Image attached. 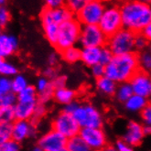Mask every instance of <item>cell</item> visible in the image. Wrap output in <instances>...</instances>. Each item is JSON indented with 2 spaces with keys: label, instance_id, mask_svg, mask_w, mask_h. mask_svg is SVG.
<instances>
[{
  "label": "cell",
  "instance_id": "obj_26",
  "mask_svg": "<svg viewBox=\"0 0 151 151\" xmlns=\"http://www.w3.org/2000/svg\"><path fill=\"white\" fill-rule=\"evenodd\" d=\"M28 85V82H27V79L24 75L16 74L11 80V92L17 94L23 91Z\"/></svg>",
  "mask_w": 151,
  "mask_h": 151
},
{
  "label": "cell",
  "instance_id": "obj_2",
  "mask_svg": "<svg viewBox=\"0 0 151 151\" xmlns=\"http://www.w3.org/2000/svg\"><path fill=\"white\" fill-rule=\"evenodd\" d=\"M139 69L138 54L137 52L116 55L114 56L110 63L105 66L104 76L116 83H128Z\"/></svg>",
  "mask_w": 151,
  "mask_h": 151
},
{
  "label": "cell",
  "instance_id": "obj_42",
  "mask_svg": "<svg viewBox=\"0 0 151 151\" xmlns=\"http://www.w3.org/2000/svg\"><path fill=\"white\" fill-rule=\"evenodd\" d=\"M141 116L145 123V126L151 125V106L149 104H147L146 107L141 111Z\"/></svg>",
  "mask_w": 151,
  "mask_h": 151
},
{
  "label": "cell",
  "instance_id": "obj_19",
  "mask_svg": "<svg viewBox=\"0 0 151 151\" xmlns=\"http://www.w3.org/2000/svg\"><path fill=\"white\" fill-rule=\"evenodd\" d=\"M148 104V101L144 97L133 94L125 103L126 108L130 112H141Z\"/></svg>",
  "mask_w": 151,
  "mask_h": 151
},
{
  "label": "cell",
  "instance_id": "obj_18",
  "mask_svg": "<svg viewBox=\"0 0 151 151\" xmlns=\"http://www.w3.org/2000/svg\"><path fill=\"white\" fill-rule=\"evenodd\" d=\"M76 97V92L66 87L56 89L53 94V98L59 104L66 105L67 104L74 101Z\"/></svg>",
  "mask_w": 151,
  "mask_h": 151
},
{
  "label": "cell",
  "instance_id": "obj_23",
  "mask_svg": "<svg viewBox=\"0 0 151 151\" xmlns=\"http://www.w3.org/2000/svg\"><path fill=\"white\" fill-rule=\"evenodd\" d=\"M116 99L122 103H126L130 97L134 94L129 83H123L117 85L116 91L114 93Z\"/></svg>",
  "mask_w": 151,
  "mask_h": 151
},
{
  "label": "cell",
  "instance_id": "obj_21",
  "mask_svg": "<svg viewBox=\"0 0 151 151\" xmlns=\"http://www.w3.org/2000/svg\"><path fill=\"white\" fill-rule=\"evenodd\" d=\"M17 102L20 103H35L38 102V93L34 86L28 85L23 91L17 94Z\"/></svg>",
  "mask_w": 151,
  "mask_h": 151
},
{
  "label": "cell",
  "instance_id": "obj_46",
  "mask_svg": "<svg viewBox=\"0 0 151 151\" xmlns=\"http://www.w3.org/2000/svg\"><path fill=\"white\" fill-rule=\"evenodd\" d=\"M56 76H57V72L53 67H49L44 70V77L47 78L48 80L49 79L53 80Z\"/></svg>",
  "mask_w": 151,
  "mask_h": 151
},
{
  "label": "cell",
  "instance_id": "obj_38",
  "mask_svg": "<svg viewBox=\"0 0 151 151\" xmlns=\"http://www.w3.org/2000/svg\"><path fill=\"white\" fill-rule=\"evenodd\" d=\"M0 151H20V145L13 139H10L0 145Z\"/></svg>",
  "mask_w": 151,
  "mask_h": 151
},
{
  "label": "cell",
  "instance_id": "obj_52",
  "mask_svg": "<svg viewBox=\"0 0 151 151\" xmlns=\"http://www.w3.org/2000/svg\"><path fill=\"white\" fill-rule=\"evenodd\" d=\"M6 4V1H4V0H0V6H4Z\"/></svg>",
  "mask_w": 151,
  "mask_h": 151
},
{
  "label": "cell",
  "instance_id": "obj_10",
  "mask_svg": "<svg viewBox=\"0 0 151 151\" xmlns=\"http://www.w3.org/2000/svg\"><path fill=\"white\" fill-rule=\"evenodd\" d=\"M79 136L92 151H101L107 144V138L102 128H81Z\"/></svg>",
  "mask_w": 151,
  "mask_h": 151
},
{
  "label": "cell",
  "instance_id": "obj_12",
  "mask_svg": "<svg viewBox=\"0 0 151 151\" xmlns=\"http://www.w3.org/2000/svg\"><path fill=\"white\" fill-rule=\"evenodd\" d=\"M67 139L54 130L43 135L38 142V146L43 151H67Z\"/></svg>",
  "mask_w": 151,
  "mask_h": 151
},
{
  "label": "cell",
  "instance_id": "obj_32",
  "mask_svg": "<svg viewBox=\"0 0 151 151\" xmlns=\"http://www.w3.org/2000/svg\"><path fill=\"white\" fill-rule=\"evenodd\" d=\"M10 139H12L11 138V125L10 124L0 125V145Z\"/></svg>",
  "mask_w": 151,
  "mask_h": 151
},
{
  "label": "cell",
  "instance_id": "obj_50",
  "mask_svg": "<svg viewBox=\"0 0 151 151\" xmlns=\"http://www.w3.org/2000/svg\"><path fill=\"white\" fill-rule=\"evenodd\" d=\"M101 151H116L114 149V147H105L104 149H102Z\"/></svg>",
  "mask_w": 151,
  "mask_h": 151
},
{
  "label": "cell",
  "instance_id": "obj_1",
  "mask_svg": "<svg viewBox=\"0 0 151 151\" xmlns=\"http://www.w3.org/2000/svg\"><path fill=\"white\" fill-rule=\"evenodd\" d=\"M123 29L135 34L151 24V6L144 1H128L119 7Z\"/></svg>",
  "mask_w": 151,
  "mask_h": 151
},
{
  "label": "cell",
  "instance_id": "obj_36",
  "mask_svg": "<svg viewBox=\"0 0 151 151\" xmlns=\"http://www.w3.org/2000/svg\"><path fill=\"white\" fill-rule=\"evenodd\" d=\"M11 16L9 10L5 6H0V29H4L10 21Z\"/></svg>",
  "mask_w": 151,
  "mask_h": 151
},
{
  "label": "cell",
  "instance_id": "obj_37",
  "mask_svg": "<svg viewBox=\"0 0 151 151\" xmlns=\"http://www.w3.org/2000/svg\"><path fill=\"white\" fill-rule=\"evenodd\" d=\"M11 92V80L8 77L0 76V96Z\"/></svg>",
  "mask_w": 151,
  "mask_h": 151
},
{
  "label": "cell",
  "instance_id": "obj_4",
  "mask_svg": "<svg viewBox=\"0 0 151 151\" xmlns=\"http://www.w3.org/2000/svg\"><path fill=\"white\" fill-rule=\"evenodd\" d=\"M135 33H133L127 29H122L107 39L105 46L110 50L114 56L135 52Z\"/></svg>",
  "mask_w": 151,
  "mask_h": 151
},
{
  "label": "cell",
  "instance_id": "obj_27",
  "mask_svg": "<svg viewBox=\"0 0 151 151\" xmlns=\"http://www.w3.org/2000/svg\"><path fill=\"white\" fill-rule=\"evenodd\" d=\"M139 68L144 72H149L151 69V53L150 50H145L138 54Z\"/></svg>",
  "mask_w": 151,
  "mask_h": 151
},
{
  "label": "cell",
  "instance_id": "obj_53",
  "mask_svg": "<svg viewBox=\"0 0 151 151\" xmlns=\"http://www.w3.org/2000/svg\"><path fill=\"white\" fill-rule=\"evenodd\" d=\"M4 60V59H3V58H1V57H0V63H1V61H2V60Z\"/></svg>",
  "mask_w": 151,
  "mask_h": 151
},
{
  "label": "cell",
  "instance_id": "obj_30",
  "mask_svg": "<svg viewBox=\"0 0 151 151\" xmlns=\"http://www.w3.org/2000/svg\"><path fill=\"white\" fill-rule=\"evenodd\" d=\"M17 102V94L13 92H9L0 96V106H15Z\"/></svg>",
  "mask_w": 151,
  "mask_h": 151
},
{
  "label": "cell",
  "instance_id": "obj_11",
  "mask_svg": "<svg viewBox=\"0 0 151 151\" xmlns=\"http://www.w3.org/2000/svg\"><path fill=\"white\" fill-rule=\"evenodd\" d=\"M134 94L148 98L151 94V80L147 72L139 69L128 82Z\"/></svg>",
  "mask_w": 151,
  "mask_h": 151
},
{
  "label": "cell",
  "instance_id": "obj_33",
  "mask_svg": "<svg viewBox=\"0 0 151 151\" xmlns=\"http://www.w3.org/2000/svg\"><path fill=\"white\" fill-rule=\"evenodd\" d=\"M85 2H86L85 0H70V1L67 2L66 7L73 15L74 14L76 15L83 7Z\"/></svg>",
  "mask_w": 151,
  "mask_h": 151
},
{
  "label": "cell",
  "instance_id": "obj_35",
  "mask_svg": "<svg viewBox=\"0 0 151 151\" xmlns=\"http://www.w3.org/2000/svg\"><path fill=\"white\" fill-rule=\"evenodd\" d=\"M113 57H114V55H113V53L110 51V50L106 46H104V47L101 48L99 63L104 65V66H106L107 64L110 63V61L112 60Z\"/></svg>",
  "mask_w": 151,
  "mask_h": 151
},
{
  "label": "cell",
  "instance_id": "obj_49",
  "mask_svg": "<svg viewBox=\"0 0 151 151\" xmlns=\"http://www.w3.org/2000/svg\"><path fill=\"white\" fill-rule=\"evenodd\" d=\"M143 130H144V134L146 136V135L150 134L151 127H150V126H143Z\"/></svg>",
  "mask_w": 151,
  "mask_h": 151
},
{
  "label": "cell",
  "instance_id": "obj_54",
  "mask_svg": "<svg viewBox=\"0 0 151 151\" xmlns=\"http://www.w3.org/2000/svg\"><path fill=\"white\" fill-rule=\"evenodd\" d=\"M1 34H2V29H0V35H1Z\"/></svg>",
  "mask_w": 151,
  "mask_h": 151
},
{
  "label": "cell",
  "instance_id": "obj_47",
  "mask_svg": "<svg viewBox=\"0 0 151 151\" xmlns=\"http://www.w3.org/2000/svg\"><path fill=\"white\" fill-rule=\"evenodd\" d=\"M140 34L143 36L144 38H146L147 40H150L151 38V24L150 25H147V27H145V28L141 30Z\"/></svg>",
  "mask_w": 151,
  "mask_h": 151
},
{
  "label": "cell",
  "instance_id": "obj_31",
  "mask_svg": "<svg viewBox=\"0 0 151 151\" xmlns=\"http://www.w3.org/2000/svg\"><path fill=\"white\" fill-rule=\"evenodd\" d=\"M54 91H55L54 88H53L52 85L50 84L49 86V88L46 89L45 91L38 93V103L45 104L46 103L50 101L52 99V97H53V94H54Z\"/></svg>",
  "mask_w": 151,
  "mask_h": 151
},
{
  "label": "cell",
  "instance_id": "obj_3",
  "mask_svg": "<svg viewBox=\"0 0 151 151\" xmlns=\"http://www.w3.org/2000/svg\"><path fill=\"white\" fill-rule=\"evenodd\" d=\"M81 28L82 25L74 17L61 23L58 28L57 37L54 43L55 48L61 52L68 48L75 46V44L79 42Z\"/></svg>",
  "mask_w": 151,
  "mask_h": 151
},
{
  "label": "cell",
  "instance_id": "obj_14",
  "mask_svg": "<svg viewBox=\"0 0 151 151\" xmlns=\"http://www.w3.org/2000/svg\"><path fill=\"white\" fill-rule=\"evenodd\" d=\"M145 137L143 125L136 121H130L127 127V131L123 137V141H125L131 147L138 146L142 143Z\"/></svg>",
  "mask_w": 151,
  "mask_h": 151
},
{
  "label": "cell",
  "instance_id": "obj_24",
  "mask_svg": "<svg viewBox=\"0 0 151 151\" xmlns=\"http://www.w3.org/2000/svg\"><path fill=\"white\" fill-rule=\"evenodd\" d=\"M60 53L63 59L68 63H75L81 60V50L76 46L68 48Z\"/></svg>",
  "mask_w": 151,
  "mask_h": 151
},
{
  "label": "cell",
  "instance_id": "obj_43",
  "mask_svg": "<svg viewBox=\"0 0 151 151\" xmlns=\"http://www.w3.org/2000/svg\"><path fill=\"white\" fill-rule=\"evenodd\" d=\"M114 149L116 151H134L133 147L129 146L127 143H126V142L123 141L122 139L116 141V143H115V146H114Z\"/></svg>",
  "mask_w": 151,
  "mask_h": 151
},
{
  "label": "cell",
  "instance_id": "obj_9",
  "mask_svg": "<svg viewBox=\"0 0 151 151\" xmlns=\"http://www.w3.org/2000/svg\"><path fill=\"white\" fill-rule=\"evenodd\" d=\"M81 127H79L72 114L64 112L60 113L52 122V130L56 131L66 139L79 135Z\"/></svg>",
  "mask_w": 151,
  "mask_h": 151
},
{
  "label": "cell",
  "instance_id": "obj_25",
  "mask_svg": "<svg viewBox=\"0 0 151 151\" xmlns=\"http://www.w3.org/2000/svg\"><path fill=\"white\" fill-rule=\"evenodd\" d=\"M16 120L13 106H0V125L11 124Z\"/></svg>",
  "mask_w": 151,
  "mask_h": 151
},
{
  "label": "cell",
  "instance_id": "obj_29",
  "mask_svg": "<svg viewBox=\"0 0 151 151\" xmlns=\"http://www.w3.org/2000/svg\"><path fill=\"white\" fill-rule=\"evenodd\" d=\"M46 106L45 104H39L36 105V108L34 110V113L32 114V117L29 120L31 122V124L33 126H35V124L39 123V121L46 114Z\"/></svg>",
  "mask_w": 151,
  "mask_h": 151
},
{
  "label": "cell",
  "instance_id": "obj_13",
  "mask_svg": "<svg viewBox=\"0 0 151 151\" xmlns=\"http://www.w3.org/2000/svg\"><path fill=\"white\" fill-rule=\"evenodd\" d=\"M35 127L30 121L26 120H15L11 124V138L20 143L35 135Z\"/></svg>",
  "mask_w": 151,
  "mask_h": 151
},
{
  "label": "cell",
  "instance_id": "obj_7",
  "mask_svg": "<svg viewBox=\"0 0 151 151\" xmlns=\"http://www.w3.org/2000/svg\"><path fill=\"white\" fill-rule=\"evenodd\" d=\"M105 6L103 2L97 0L86 1L83 7L76 14V20L83 26L98 25Z\"/></svg>",
  "mask_w": 151,
  "mask_h": 151
},
{
  "label": "cell",
  "instance_id": "obj_34",
  "mask_svg": "<svg viewBox=\"0 0 151 151\" xmlns=\"http://www.w3.org/2000/svg\"><path fill=\"white\" fill-rule=\"evenodd\" d=\"M148 45V40L144 38L140 33L136 34L135 40H134V49L138 51H143L147 50V47Z\"/></svg>",
  "mask_w": 151,
  "mask_h": 151
},
{
  "label": "cell",
  "instance_id": "obj_8",
  "mask_svg": "<svg viewBox=\"0 0 151 151\" xmlns=\"http://www.w3.org/2000/svg\"><path fill=\"white\" fill-rule=\"evenodd\" d=\"M106 41H107V38L104 36V34L102 32L98 25L82 26L79 42L83 46V48H103L106 45Z\"/></svg>",
  "mask_w": 151,
  "mask_h": 151
},
{
  "label": "cell",
  "instance_id": "obj_41",
  "mask_svg": "<svg viewBox=\"0 0 151 151\" xmlns=\"http://www.w3.org/2000/svg\"><path fill=\"white\" fill-rule=\"evenodd\" d=\"M104 72H105V66H104V65H102L100 63H97V64H95V65H93L92 67V74L96 79L104 77Z\"/></svg>",
  "mask_w": 151,
  "mask_h": 151
},
{
  "label": "cell",
  "instance_id": "obj_22",
  "mask_svg": "<svg viewBox=\"0 0 151 151\" xmlns=\"http://www.w3.org/2000/svg\"><path fill=\"white\" fill-rule=\"evenodd\" d=\"M66 149L67 151H92L79 135L67 139Z\"/></svg>",
  "mask_w": 151,
  "mask_h": 151
},
{
  "label": "cell",
  "instance_id": "obj_45",
  "mask_svg": "<svg viewBox=\"0 0 151 151\" xmlns=\"http://www.w3.org/2000/svg\"><path fill=\"white\" fill-rule=\"evenodd\" d=\"M63 6L64 3L61 0H48L46 1V8H49V9H57Z\"/></svg>",
  "mask_w": 151,
  "mask_h": 151
},
{
  "label": "cell",
  "instance_id": "obj_20",
  "mask_svg": "<svg viewBox=\"0 0 151 151\" xmlns=\"http://www.w3.org/2000/svg\"><path fill=\"white\" fill-rule=\"evenodd\" d=\"M97 89L106 95H114L117 88V83L107 77H101L96 81Z\"/></svg>",
  "mask_w": 151,
  "mask_h": 151
},
{
  "label": "cell",
  "instance_id": "obj_39",
  "mask_svg": "<svg viewBox=\"0 0 151 151\" xmlns=\"http://www.w3.org/2000/svg\"><path fill=\"white\" fill-rule=\"evenodd\" d=\"M67 83V77L64 75H60V76H56L53 80H51L50 84L52 85V87L54 88V90L56 89H60V88H63L65 87Z\"/></svg>",
  "mask_w": 151,
  "mask_h": 151
},
{
  "label": "cell",
  "instance_id": "obj_15",
  "mask_svg": "<svg viewBox=\"0 0 151 151\" xmlns=\"http://www.w3.org/2000/svg\"><path fill=\"white\" fill-rule=\"evenodd\" d=\"M19 47V40L13 36L2 33L0 35V57L5 59L9 57L17 51Z\"/></svg>",
  "mask_w": 151,
  "mask_h": 151
},
{
  "label": "cell",
  "instance_id": "obj_44",
  "mask_svg": "<svg viewBox=\"0 0 151 151\" xmlns=\"http://www.w3.org/2000/svg\"><path fill=\"white\" fill-rule=\"evenodd\" d=\"M79 105H80V104L74 100L73 102L67 104L66 105H64V108H63V112H64V113H66L68 114H73L75 112V110L78 108Z\"/></svg>",
  "mask_w": 151,
  "mask_h": 151
},
{
  "label": "cell",
  "instance_id": "obj_40",
  "mask_svg": "<svg viewBox=\"0 0 151 151\" xmlns=\"http://www.w3.org/2000/svg\"><path fill=\"white\" fill-rule=\"evenodd\" d=\"M50 85V82L49 81V80L45 77H40L38 81H37V84H36V87H35V89H36V91L38 93L45 91L46 89L49 88V86Z\"/></svg>",
  "mask_w": 151,
  "mask_h": 151
},
{
  "label": "cell",
  "instance_id": "obj_16",
  "mask_svg": "<svg viewBox=\"0 0 151 151\" xmlns=\"http://www.w3.org/2000/svg\"><path fill=\"white\" fill-rule=\"evenodd\" d=\"M38 102L35 103H20L17 102L14 106L16 120H26L29 121L32 117L34 110L36 108Z\"/></svg>",
  "mask_w": 151,
  "mask_h": 151
},
{
  "label": "cell",
  "instance_id": "obj_6",
  "mask_svg": "<svg viewBox=\"0 0 151 151\" xmlns=\"http://www.w3.org/2000/svg\"><path fill=\"white\" fill-rule=\"evenodd\" d=\"M98 27L107 39L122 29L123 22L119 7L114 6L105 7Z\"/></svg>",
  "mask_w": 151,
  "mask_h": 151
},
{
  "label": "cell",
  "instance_id": "obj_48",
  "mask_svg": "<svg viewBox=\"0 0 151 151\" xmlns=\"http://www.w3.org/2000/svg\"><path fill=\"white\" fill-rule=\"evenodd\" d=\"M48 61L50 65H54L57 63V55L55 54V53H51V54L49 56Z\"/></svg>",
  "mask_w": 151,
  "mask_h": 151
},
{
  "label": "cell",
  "instance_id": "obj_51",
  "mask_svg": "<svg viewBox=\"0 0 151 151\" xmlns=\"http://www.w3.org/2000/svg\"><path fill=\"white\" fill-rule=\"evenodd\" d=\"M32 151H43V150H42L39 146H37V147H35L32 149Z\"/></svg>",
  "mask_w": 151,
  "mask_h": 151
},
{
  "label": "cell",
  "instance_id": "obj_17",
  "mask_svg": "<svg viewBox=\"0 0 151 151\" xmlns=\"http://www.w3.org/2000/svg\"><path fill=\"white\" fill-rule=\"evenodd\" d=\"M101 48L96 47H85L81 50V60L83 63L89 66L93 67V65L99 63L100 60Z\"/></svg>",
  "mask_w": 151,
  "mask_h": 151
},
{
  "label": "cell",
  "instance_id": "obj_28",
  "mask_svg": "<svg viewBox=\"0 0 151 151\" xmlns=\"http://www.w3.org/2000/svg\"><path fill=\"white\" fill-rule=\"evenodd\" d=\"M16 74H17V69L11 63H8L5 60L0 63V76L9 77L15 76Z\"/></svg>",
  "mask_w": 151,
  "mask_h": 151
},
{
  "label": "cell",
  "instance_id": "obj_5",
  "mask_svg": "<svg viewBox=\"0 0 151 151\" xmlns=\"http://www.w3.org/2000/svg\"><path fill=\"white\" fill-rule=\"evenodd\" d=\"M72 115L81 128H101L103 126L102 114L92 104H80Z\"/></svg>",
  "mask_w": 151,
  "mask_h": 151
}]
</instances>
